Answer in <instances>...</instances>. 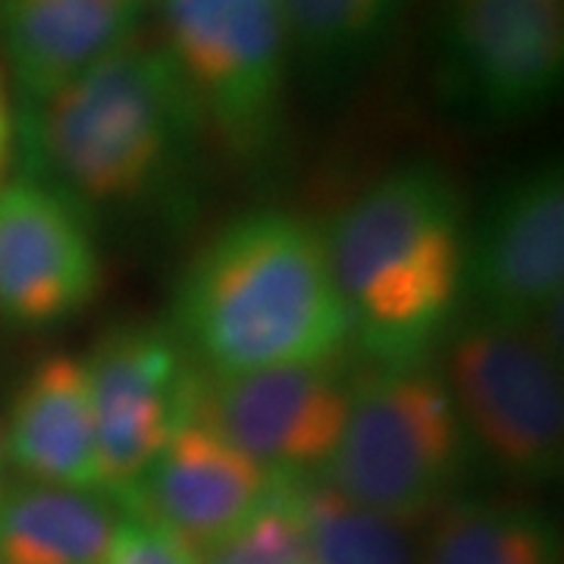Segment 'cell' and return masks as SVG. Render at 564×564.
I'll return each mask as SVG.
<instances>
[{
    "label": "cell",
    "mask_w": 564,
    "mask_h": 564,
    "mask_svg": "<svg viewBox=\"0 0 564 564\" xmlns=\"http://www.w3.org/2000/svg\"><path fill=\"white\" fill-rule=\"evenodd\" d=\"M210 148L198 107L158 35L117 44L57 95L13 113L20 170L104 223H180Z\"/></svg>",
    "instance_id": "cell-1"
},
{
    "label": "cell",
    "mask_w": 564,
    "mask_h": 564,
    "mask_svg": "<svg viewBox=\"0 0 564 564\" xmlns=\"http://www.w3.org/2000/svg\"><path fill=\"white\" fill-rule=\"evenodd\" d=\"M166 329L204 377L343 355L348 317L326 236L276 207L229 220L185 263Z\"/></svg>",
    "instance_id": "cell-2"
},
{
    "label": "cell",
    "mask_w": 564,
    "mask_h": 564,
    "mask_svg": "<svg viewBox=\"0 0 564 564\" xmlns=\"http://www.w3.org/2000/svg\"><path fill=\"white\" fill-rule=\"evenodd\" d=\"M323 236L355 351L370 367L430 361L464 304L467 214L452 176L402 163Z\"/></svg>",
    "instance_id": "cell-3"
},
{
    "label": "cell",
    "mask_w": 564,
    "mask_h": 564,
    "mask_svg": "<svg viewBox=\"0 0 564 564\" xmlns=\"http://www.w3.org/2000/svg\"><path fill=\"white\" fill-rule=\"evenodd\" d=\"M470 458L436 367H370L355 377L343 440L321 480L367 511L421 524L452 499Z\"/></svg>",
    "instance_id": "cell-4"
},
{
    "label": "cell",
    "mask_w": 564,
    "mask_h": 564,
    "mask_svg": "<svg viewBox=\"0 0 564 564\" xmlns=\"http://www.w3.org/2000/svg\"><path fill=\"white\" fill-rule=\"evenodd\" d=\"M154 35L198 107L210 148L263 161L285 120L289 41L280 0H154Z\"/></svg>",
    "instance_id": "cell-5"
},
{
    "label": "cell",
    "mask_w": 564,
    "mask_h": 564,
    "mask_svg": "<svg viewBox=\"0 0 564 564\" xmlns=\"http://www.w3.org/2000/svg\"><path fill=\"white\" fill-rule=\"evenodd\" d=\"M470 452L514 484H552L564 464L562 355L533 326L467 314L436 348Z\"/></svg>",
    "instance_id": "cell-6"
},
{
    "label": "cell",
    "mask_w": 564,
    "mask_h": 564,
    "mask_svg": "<svg viewBox=\"0 0 564 564\" xmlns=\"http://www.w3.org/2000/svg\"><path fill=\"white\" fill-rule=\"evenodd\" d=\"M564 0H443L436 95L470 126H508L562 88Z\"/></svg>",
    "instance_id": "cell-7"
},
{
    "label": "cell",
    "mask_w": 564,
    "mask_h": 564,
    "mask_svg": "<svg viewBox=\"0 0 564 564\" xmlns=\"http://www.w3.org/2000/svg\"><path fill=\"white\" fill-rule=\"evenodd\" d=\"M98 489L126 505L182 423L195 417L202 370L166 326L117 323L88 351Z\"/></svg>",
    "instance_id": "cell-8"
},
{
    "label": "cell",
    "mask_w": 564,
    "mask_h": 564,
    "mask_svg": "<svg viewBox=\"0 0 564 564\" xmlns=\"http://www.w3.org/2000/svg\"><path fill=\"white\" fill-rule=\"evenodd\" d=\"M351 392L355 373H348L343 355L202 377L195 421L273 477L321 480L343 440Z\"/></svg>",
    "instance_id": "cell-9"
},
{
    "label": "cell",
    "mask_w": 564,
    "mask_h": 564,
    "mask_svg": "<svg viewBox=\"0 0 564 564\" xmlns=\"http://www.w3.org/2000/svg\"><path fill=\"white\" fill-rule=\"evenodd\" d=\"M104 282L95 223L25 173L0 180V323L47 333L82 317Z\"/></svg>",
    "instance_id": "cell-10"
},
{
    "label": "cell",
    "mask_w": 564,
    "mask_h": 564,
    "mask_svg": "<svg viewBox=\"0 0 564 564\" xmlns=\"http://www.w3.org/2000/svg\"><path fill=\"white\" fill-rule=\"evenodd\" d=\"M564 173L545 161L508 180L467 232V314L533 326L562 307Z\"/></svg>",
    "instance_id": "cell-11"
},
{
    "label": "cell",
    "mask_w": 564,
    "mask_h": 564,
    "mask_svg": "<svg viewBox=\"0 0 564 564\" xmlns=\"http://www.w3.org/2000/svg\"><path fill=\"white\" fill-rule=\"evenodd\" d=\"M276 484L280 477L192 417L163 445L122 508L161 524L202 562L261 508Z\"/></svg>",
    "instance_id": "cell-12"
},
{
    "label": "cell",
    "mask_w": 564,
    "mask_h": 564,
    "mask_svg": "<svg viewBox=\"0 0 564 564\" xmlns=\"http://www.w3.org/2000/svg\"><path fill=\"white\" fill-rule=\"evenodd\" d=\"M154 0H0V63L17 107L76 82L135 35Z\"/></svg>",
    "instance_id": "cell-13"
},
{
    "label": "cell",
    "mask_w": 564,
    "mask_h": 564,
    "mask_svg": "<svg viewBox=\"0 0 564 564\" xmlns=\"http://www.w3.org/2000/svg\"><path fill=\"white\" fill-rule=\"evenodd\" d=\"M3 452L22 480L98 489V440L88 370L76 355H47L10 402Z\"/></svg>",
    "instance_id": "cell-14"
},
{
    "label": "cell",
    "mask_w": 564,
    "mask_h": 564,
    "mask_svg": "<svg viewBox=\"0 0 564 564\" xmlns=\"http://www.w3.org/2000/svg\"><path fill=\"white\" fill-rule=\"evenodd\" d=\"M120 511L101 489L0 486V564H104Z\"/></svg>",
    "instance_id": "cell-15"
},
{
    "label": "cell",
    "mask_w": 564,
    "mask_h": 564,
    "mask_svg": "<svg viewBox=\"0 0 564 564\" xmlns=\"http://www.w3.org/2000/svg\"><path fill=\"white\" fill-rule=\"evenodd\" d=\"M280 7L292 69L329 95L377 63L414 0H280Z\"/></svg>",
    "instance_id": "cell-16"
},
{
    "label": "cell",
    "mask_w": 564,
    "mask_h": 564,
    "mask_svg": "<svg viewBox=\"0 0 564 564\" xmlns=\"http://www.w3.org/2000/svg\"><path fill=\"white\" fill-rule=\"evenodd\" d=\"M417 564H562V540L533 505L448 499L433 511Z\"/></svg>",
    "instance_id": "cell-17"
},
{
    "label": "cell",
    "mask_w": 564,
    "mask_h": 564,
    "mask_svg": "<svg viewBox=\"0 0 564 564\" xmlns=\"http://www.w3.org/2000/svg\"><path fill=\"white\" fill-rule=\"evenodd\" d=\"M408 527L348 502L323 480L304 484V564H417Z\"/></svg>",
    "instance_id": "cell-18"
},
{
    "label": "cell",
    "mask_w": 564,
    "mask_h": 564,
    "mask_svg": "<svg viewBox=\"0 0 564 564\" xmlns=\"http://www.w3.org/2000/svg\"><path fill=\"white\" fill-rule=\"evenodd\" d=\"M304 484L285 480L198 564H304Z\"/></svg>",
    "instance_id": "cell-19"
},
{
    "label": "cell",
    "mask_w": 564,
    "mask_h": 564,
    "mask_svg": "<svg viewBox=\"0 0 564 564\" xmlns=\"http://www.w3.org/2000/svg\"><path fill=\"white\" fill-rule=\"evenodd\" d=\"M122 511L126 514H120L104 564H198V558L161 524H154L139 511Z\"/></svg>",
    "instance_id": "cell-20"
},
{
    "label": "cell",
    "mask_w": 564,
    "mask_h": 564,
    "mask_svg": "<svg viewBox=\"0 0 564 564\" xmlns=\"http://www.w3.org/2000/svg\"><path fill=\"white\" fill-rule=\"evenodd\" d=\"M10 158H13V110L7 104V88L0 79V180L7 176Z\"/></svg>",
    "instance_id": "cell-21"
},
{
    "label": "cell",
    "mask_w": 564,
    "mask_h": 564,
    "mask_svg": "<svg viewBox=\"0 0 564 564\" xmlns=\"http://www.w3.org/2000/svg\"><path fill=\"white\" fill-rule=\"evenodd\" d=\"M3 464H7V452H3V426H0V474H3Z\"/></svg>",
    "instance_id": "cell-22"
}]
</instances>
